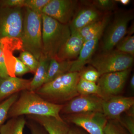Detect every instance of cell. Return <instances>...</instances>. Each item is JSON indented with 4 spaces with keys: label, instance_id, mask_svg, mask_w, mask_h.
<instances>
[{
    "label": "cell",
    "instance_id": "1",
    "mask_svg": "<svg viewBox=\"0 0 134 134\" xmlns=\"http://www.w3.org/2000/svg\"><path fill=\"white\" fill-rule=\"evenodd\" d=\"M63 105L50 103L35 92L26 90L19 93L18 98L10 109L8 119L35 115L50 116L62 120L60 112Z\"/></svg>",
    "mask_w": 134,
    "mask_h": 134
},
{
    "label": "cell",
    "instance_id": "2",
    "mask_svg": "<svg viewBox=\"0 0 134 134\" xmlns=\"http://www.w3.org/2000/svg\"><path fill=\"white\" fill-rule=\"evenodd\" d=\"M78 72H69L44 85L35 92L50 103L64 104L79 96L77 85Z\"/></svg>",
    "mask_w": 134,
    "mask_h": 134
},
{
    "label": "cell",
    "instance_id": "3",
    "mask_svg": "<svg viewBox=\"0 0 134 134\" xmlns=\"http://www.w3.org/2000/svg\"><path fill=\"white\" fill-rule=\"evenodd\" d=\"M43 54L48 59L56 58L70 35L69 24H64L42 14Z\"/></svg>",
    "mask_w": 134,
    "mask_h": 134
},
{
    "label": "cell",
    "instance_id": "4",
    "mask_svg": "<svg viewBox=\"0 0 134 134\" xmlns=\"http://www.w3.org/2000/svg\"><path fill=\"white\" fill-rule=\"evenodd\" d=\"M21 40L23 51L33 54L39 60L43 54L41 15L25 7Z\"/></svg>",
    "mask_w": 134,
    "mask_h": 134
},
{
    "label": "cell",
    "instance_id": "5",
    "mask_svg": "<svg viewBox=\"0 0 134 134\" xmlns=\"http://www.w3.org/2000/svg\"><path fill=\"white\" fill-rule=\"evenodd\" d=\"M133 62V56L113 49L93 56L88 63L101 75L129 69Z\"/></svg>",
    "mask_w": 134,
    "mask_h": 134
},
{
    "label": "cell",
    "instance_id": "6",
    "mask_svg": "<svg viewBox=\"0 0 134 134\" xmlns=\"http://www.w3.org/2000/svg\"><path fill=\"white\" fill-rule=\"evenodd\" d=\"M23 9L0 7V41L21 39L24 13Z\"/></svg>",
    "mask_w": 134,
    "mask_h": 134
},
{
    "label": "cell",
    "instance_id": "7",
    "mask_svg": "<svg viewBox=\"0 0 134 134\" xmlns=\"http://www.w3.org/2000/svg\"><path fill=\"white\" fill-rule=\"evenodd\" d=\"M133 18V14L130 12L117 13L104 35L102 45L103 52L113 50L126 36L128 25Z\"/></svg>",
    "mask_w": 134,
    "mask_h": 134
},
{
    "label": "cell",
    "instance_id": "8",
    "mask_svg": "<svg viewBox=\"0 0 134 134\" xmlns=\"http://www.w3.org/2000/svg\"><path fill=\"white\" fill-rule=\"evenodd\" d=\"M67 122L81 128L89 134H104V129L108 119L101 112L66 115Z\"/></svg>",
    "mask_w": 134,
    "mask_h": 134
},
{
    "label": "cell",
    "instance_id": "9",
    "mask_svg": "<svg viewBox=\"0 0 134 134\" xmlns=\"http://www.w3.org/2000/svg\"><path fill=\"white\" fill-rule=\"evenodd\" d=\"M104 100L97 95H79L64 104L60 113L69 115L90 112L103 113Z\"/></svg>",
    "mask_w": 134,
    "mask_h": 134
},
{
    "label": "cell",
    "instance_id": "10",
    "mask_svg": "<svg viewBox=\"0 0 134 134\" xmlns=\"http://www.w3.org/2000/svg\"><path fill=\"white\" fill-rule=\"evenodd\" d=\"M77 2L72 0H50L42 11V14L61 23L69 24L77 10Z\"/></svg>",
    "mask_w": 134,
    "mask_h": 134
},
{
    "label": "cell",
    "instance_id": "11",
    "mask_svg": "<svg viewBox=\"0 0 134 134\" xmlns=\"http://www.w3.org/2000/svg\"><path fill=\"white\" fill-rule=\"evenodd\" d=\"M130 69L120 72L101 75L97 82L103 94V99L119 96L122 92L130 72Z\"/></svg>",
    "mask_w": 134,
    "mask_h": 134
},
{
    "label": "cell",
    "instance_id": "12",
    "mask_svg": "<svg viewBox=\"0 0 134 134\" xmlns=\"http://www.w3.org/2000/svg\"><path fill=\"white\" fill-rule=\"evenodd\" d=\"M134 105L133 97L112 96L104 100L103 113L108 120H118L122 114Z\"/></svg>",
    "mask_w": 134,
    "mask_h": 134
},
{
    "label": "cell",
    "instance_id": "13",
    "mask_svg": "<svg viewBox=\"0 0 134 134\" xmlns=\"http://www.w3.org/2000/svg\"><path fill=\"white\" fill-rule=\"evenodd\" d=\"M31 79H23L15 76L0 77V104L14 94L30 88Z\"/></svg>",
    "mask_w": 134,
    "mask_h": 134
},
{
    "label": "cell",
    "instance_id": "14",
    "mask_svg": "<svg viewBox=\"0 0 134 134\" xmlns=\"http://www.w3.org/2000/svg\"><path fill=\"white\" fill-rule=\"evenodd\" d=\"M104 16L98 10L94 7L84 8L79 10L70 22L71 31H78L84 27L93 22L99 20Z\"/></svg>",
    "mask_w": 134,
    "mask_h": 134
},
{
    "label": "cell",
    "instance_id": "15",
    "mask_svg": "<svg viewBox=\"0 0 134 134\" xmlns=\"http://www.w3.org/2000/svg\"><path fill=\"white\" fill-rule=\"evenodd\" d=\"M84 41L77 31H71V35L55 58L60 61L74 60L79 56Z\"/></svg>",
    "mask_w": 134,
    "mask_h": 134
},
{
    "label": "cell",
    "instance_id": "16",
    "mask_svg": "<svg viewBox=\"0 0 134 134\" xmlns=\"http://www.w3.org/2000/svg\"><path fill=\"white\" fill-rule=\"evenodd\" d=\"M103 33L84 42L79 56L74 60L69 72H79L93 57Z\"/></svg>",
    "mask_w": 134,
    "mask_h": 134
},
{
    "label": "cell",
    "instance_id": "17",
    "mask_svg": "<svg viewBox=\"0 0 134 134\" xmlns=\"http://www.w3.org/2000/svg\"><path fill=\"white\" fill-rule=\"evenodd\" d=\"M27 119L37 122L48 134H69L70 127L64 120H60L50 116L26 115Z\"/></svg>",
    "mask_w": 134,
    "mask_h": 134
},
{
    "label": "cell",
    "instance_id": "18",
    "mask_svg": "<svg viewBox=\"0 0 134 134\" xmlns=\"http://www.w3.org/2000/svg\"><path fill=\"white\" fill-rule=\"evenodd\" d=\"M110 21V16L105 15L101 19L90 24L77 32L85 42L103 33Z\"/></svg>",
    "mask_w": 134,
    "mask_h": 134
},
{
    "label": "cell",
    "instance_id": "19",
    "mask_svg": "<svg viewBox=\"0 0 134 134\" xmlns=\"http://www.w3.org/2000/svg\"><path fill=\"white\" fill-rule=\"evenodd\" d=\"M74 60L60 61L55 58L50 59L44 84L69 72Z\"/></svg>",
    "mask_w": 134,
    "mask_h": 134
},
{
    "label": "cell",
    "instance_id": "20",
    "mask_svg": "<svg viewBox=\"0 0 134 134\" xmlns=\"http://www.w3.org/2000/svg\"><path fill=\"white\" fill-rule=\"evenodd\" d=\"M50 59L42 54L39 59V65L33 78L31 79L29 90L36 92L45 83Z\"/></svg>",
    "mask_w": 134,
    "mask_h": 134
},
{
    "label": "cell",
    "instance_id": "21",
    "mask_svg": "<svg viewBox=\"0 0 134 134\" xmlns=\"http://www.w3.org/2000/svg\"><path fill=\"white\" fill-rule=\"evenodd\" d=\"M26 121L24 116L10 118L0 127V134H23Z\"/></svg>",
    "mask_w": 134,
    "mask_h": 134
},
{
    "label": "cell",
    "instance_id": "22",
    "mask_svg": "<svg viewBox=\"0 0 134 134\" xmlns=\"http://www.w3.org/2000/svg\"><path fill=\"white\" fill-rule=\"evenodd\" d=\"M77 90L79 95H96L99 96L103 99L100 88L96 82L80 79L77 85Z\"/></svg>",
    "mask_w": 134,
    "mask_h": 134
},
{
    "label": "cell",
    "instance_id": "23",
    "mask_svg": "<svg viewBox=\"0 0 134 134\" xmlns=\"http://www.w3.org/2000/svg\"><path fill=\"white\" fill-rule=\"evenodd\" d=\"M19 93L14 94L0 104V127L4 124L7 119L10 109L18 98Z\"/></svg>",
    "mask_w": 134,
    "mask_h": 134
},
{
    "label": "cell",
    "instance_id": "24",
    "mask_svg": "<svg viewBox=\"0 0 134 134\" xmlns=\"http://www.w3.org/2000/svg\"><path fill=\"white\" fill-rule=\"evenodd\" d=\"M115 50L129 54L133 56L134 55V36L133 35H128L125 36L115 46Z\"/></svg>",
    "mask_w": 134,
    "mask_h": 134
},
{
    "label": "cell",
    "instance_id": "25",
    "mask_svg": "<svg viewBox=\"0 0 134 134\" xmlns=\"http://www.w3.org/2000/svg\"><path fill=\"white\" fill-rule=\"evenodd\" d=\"M19 59L30 70L31 73L34 74L39 65V61L29 52L23 51L20 53Z\"/></svg>",
    "mask_w": 134,
    "mask_h": 134
},
{
    "label": "cell",
    "instance_id": "26",
    "mask_svg": "<svg viewBox=\"0 0 134 134\" xmlns=\"http://www.w3.org/2000/svg\"><path fill=\"white\" fill-rule=\"evenodd\" d=\"M104 134H130L117 120H108L104 129Z\"/></svg>",
    "mask_w": 134,
    "mask_h": 134
},
{
    "label": "cell",
    "instance_id": "27",
    "mask_svg": "<svg viewBox=\"0 0 134 134\" xmlns=\"http://www.w3.org/2000/svg\"><path fill=\"white\" fill-rule=\"evenodd\" d=\"M80 79L88 81L97 82L100 76L99 72L91 66L84 68L79 72Z\"/></svg>",
    "mask_w": 134,
    "mask_h": 134
},
{
    "label": "cell",
    "instance_id": "28",
    "mask_svg": "<svg viewBox=\"0 0 134 134\" xmlns=\"http://www.w3.org/2000/svg\"><path fill=\"white\" fill-rule=\"evenodd\" d=\"M50 0H25V7L27 8L33 12L42 14V11Z\"/></svg>",
    "mask_w": 134,
    "mask_h": 134
},
{
    "label": "cell",
    "instance_id": "29",
    "mask_svg": "<svg viewBox=\"0 0 134 134\" xmlns=\"http://www.w3.org/2000/svg\"><path fill=\"white\" fill-rule=\"evenodd\" d=\"M116 2L111 0H96L92 2V7L99 10L110 11L115 8Z\"/></svg>",
    "mask_w": 134,
    "mask_h": 134
},
{
    "label": "cell",
    "instance_id": "30",
    "mask_svg": "<svg viewBox=\"0 0 134 134\" xmlns=\"http://www.w3.org/2000/svg\"><path fill=\"white\" fill-rule=\"evenodd\" d=\"M15 65L14 70L15 76L20 77L27 74L31 73L30 70L21 60L19 58L14 57Z\"/></svg>",
    "mask_w": 134,
    "mask_h": 134
},
{
    "label": "cell",
    "instance_id": "31",
    "mask_svg": "<svg viewBox=\"0 0 134 134\" xmlns=\"http://www.w3.org/2000/svg\"><path fill=\"white\" fill-rule=\"evenodd\" d=\"M118 121L130 134H134V117L126 115L121 116Z\"/></svg>",
    "mask_w": 134,
    "mask_h": 134
},
{
    "label": "cell",
    "instance_id": "32",
    "mask_svg": "<svg viewBox=\"0 0 134 134\" xmlns=\"http://www.w3.org/2000/svg\"><path fill=\"white\" fill-rule=\"evenodd\" d=\"M9 76L5 62L3 44L0 42V77L5 78Z\"/></svg>",
    "mask_w": 134,
    "mask_h": 134
},
{
    "label": "cell",
    "instance_id": "33",
    "mask_svg": "<svg viewBox=\"0 0 134 134\" xmlns=\"http://www.w3.org/2000/svg\"><path fill=\"white\" fill-rule=\"evenodd\" d=\"M26 121V125L31 134H48L46 130L41 125L30 119Z\"/></svg>",
    "mask_w": 134,
    "mask_h": 134
},
{
    "label": "cell",
    "instance_id": "34",
    "mask_svg": "<svg viewBox=\"0 0 134 134\" xmlns=\"http://www.w3.org/2000/svg\"><path fill=\"white\" fill-rule=\"evenodd\" d=\"M25 0H1L0 7L9 8H23L25 7Z\"/></svg>",
    "mask_w": 134,
    "mask_h": 134
},
{
    "label": "cell",
    "instance_id": "35",
    "mask_svg": "<svg viewBox=\"0 0 134 134\" xmlns=\"http://www.w3.org/2000/svg\"><path fill=\"white\" fill-rule=\"evenodd\" d=\"M69 134H89L79 127H70Z\"/></svg>",
    "mask_w": 134,
    "mask_h": 134
},
{
    "label": "cell",
    "instance_id": "36",
    "mask_svg": "<svg viewBox=\"0 0 134 134\" xmlns=\"http://www.w3.org/2000/svg\"><path fill=\"white\" fill-rule=\"evenodd\" d=\"M125 113H126V115L134 117V105L130 107Z\"/></svg>",
    "mask_w": 134,
    "mask_h": 134
},
{
    "label": "cell",
    "instance_id": "37",
    "mask_svg": "<svg viewBox=\"0 0 134 134\" xmlns=\"http://www.w3.org/2000/svg\"><path fill=\"white\" fill-rule=\"evenodd\" d=\"M130 88L132 91H134V75H132L131 78H130Z\"/></svg>",
    "mask_w": 134,
    "mask_h": 134
},
{
    "label": "cell",
    "instance_id": "38",
    "mask_svg": "<svg viewBox=\"0 0 134 134\" xmlns=\"http://www.w3.org/2000/svg\"><path fill=\"white\" fill-rule=\"evenodd\" d=\"M115 1L120 3V4L123 5H129L130 2V0H117V1Z\"/></svg>",
    "mask_w": 134,
    "mask_h": 134
}]
</instances>
